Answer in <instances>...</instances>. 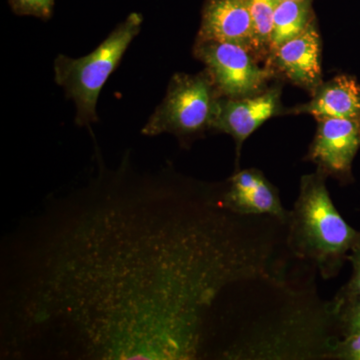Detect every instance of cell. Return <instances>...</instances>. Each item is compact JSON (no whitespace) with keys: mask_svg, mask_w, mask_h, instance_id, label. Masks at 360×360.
Instances as JSON below:
<instances>
[{"mask_svg":"<svg viewBox=\"0 0 360 360\" xmlns=\"http://www.w3.org/2000/svg\"><path fill=\"white\" fill-rule=\"evenodd\" d=\"M196 40L240 45L257 56L248 0H205Z\"/></svg>","mask_w":360,"mask_h":360,"instance_id":"10","label":"cell"},{"mask_svg":"<svg viewBox=\"0 0 360 360\" xmlns=\"http://www.w3.org/2000/svg\"><path fill=\"white\" fill-rule=\"evenodd\" d=\"M219 97L207 70L198 75L175 73L162 103L148 118L141 134H172L182 146H187L212 129Z\"/></svg>","mask_w":360,"mask_h":360,"instance_id":"4","label":"cell"},{"mask_svg":"<svg viewBox=\"0 0 360 360\" xmlns=\"http://www.w3.org/2000/svg\"><path fill=\"white\" fill-rule=\"evenodd\" d=\"M267 61V66L291 84L314 94L322 84L321 39L315 20L304 32L281 45Z\"/></svg>","mask_w":360,"mask_h":360,"instance_id":"9","label":"cell"},{"mask_svg":"<svg viewBox=\"0 0 360 360\" xmlns=\"http://www.w3.org/2000/svg\"><path fill=\"white\" fill-rule=\"evenodd\" d=\"M56 0H8L14 13L20 16H34L42 20H51L53 15Z\"/></svg>","mask_w":360,"mask_h":360,"instance_id":"15","label":"cell"},{"mask_svg":"<svg viewBox=\"0 0 360 360\" xmlns=\"http://www.w3.org/2000/svg\"><path fill=\"white\" fill-rule=\"evenodd\" d=\"M281 112V89L277 86L241 98L220 96L210 130L231 135L234 139L238 167L241 148L246 139L266 120Z\"/></svg>","mask_w":360,"mask_h":360,"instance_id":"7","label":"cell"},{"mask_svg":"<svg viewBox=\"0 0 360 360\" xmlns=\"http://www.w3.org/2000/svg\"><path fill=\"white\" fill-rule=\"evenodd\" d=\"M347 260L352 262V277L348 283L340 288L338 295L360 296V243L352 248L348 255Z\"/></svg>","mask_w":360,"mask_h":360,"instance_id":"17","label":"cell"},{"mask_svg":"<svg viewBox=\"0 0 360 360\" xmlns=\"http://www.w3.org/2000/svg\"><path fill=\"white\" fill-rule=\"evenodd\" d=\"M288 115H309L315 120L348 118L360 120V84L354 77L338 75L322 82L307 103L286 110Z\"/></svg>","mask_w":360,"mask_h":360,"instance_id":"11","label":"cell"},{"mask_svg":"<svg viewBox=\"0 0 360 360\" xmlns=\"http://www.w3.org/2000/svg\"><path fill=\"white\" fill-rule=\"evenodd\" d=\"M326 179L317 169L300 179V194L286 224V245L293 257L328 281L338 276L350 251L360 243V231L341 217Z\"/></svg>","mask_w":360,"mask_h":360,"instance_id":"2","label":"cell"},{"mask_svg":"<svg viewBox=\"0 0 360 360\" xmlns=\"http://www.w3.org/2000/svg\"><path fill=\"white\" fill-rule=\"evenodd\" d=\"M221 200L232 212L245 217H270L288 224L290 210L281 202L278 189L257 168L238 170L221 188Z\"/></svg>","mask_w":360,"mask_h":360,"instance_id":"8","label":"cell"},{"mask_svg":"<svg viewBox=\"0 0 360 360\" xmlns=\"http://www.w3.org/2000/svg\"><path fill=\"white\" fill-rule=\"evenodd\" d=\"M80 205L65 221L51 213L21 257L13 302L27 338L66 336L63 354L84 359L207 356L215 305L262 274L248 220L213 193Z\"/></svg>","mask_w":360,"mask_h":360,"instance_id":"1","label":"cell"},{"mask_svg":"<svg viewBox=\"0 0 360 360\" xmlns=\"http://www.w3.org/2000/svg\"><path fill=\"white\" fill-rule=\"evenodd\" d=\"M193 54L206 66L220 96L241 98L267 89L276 71L262 68L255 54L240 45L214 40H196Z\"/></svg>","mask_w":360,"mask_h":360,"instance_id":"5","label":"cell"},{"mask_svg":"<svg viewBox=\"0 0 360 360\" xmlns=\"http://www.w3.org/2000/svg\"><path fill=\"white\" fill-rule=\"evenodd\" d=\"M311 1L284 0L279 2L274 13L269 58L281 45L304 32L305 28L314 20Z\"/></svg>","mask_w":360,"mask_h":360,"instance_id":"12","label":"cell"},{"mask_svg":"<svg viewBox=\"0 0 360 360\" xmlns=\"http://www.w3.org/2000/svg\"><path fill=\"white\" fill-rule=\"evenodd\" d=\"M333 302L340 338L360 331V296L336 295Z\"/></svg>","mask_w":360,"mask_h":360,"instance_id":"14","label":"cell"},{"mask_svg":"<svg viewBox=\"0 0 360 360\" xmlns=\"http://www.w3.org/2000/svg\"><path fill=\"white\" fill-rule=\"evenodd\" d=\"M329 359L360 360V331L338 338L331 349Z\"/></svg>","mask_w":360,"mask_h":360,"instance_id":"16","label":"cell"},{"mask_svg":"<svg viewBox=\"0 0 360 360\" xmlns=\"http://www.w3.org/2000/svg\"><path fill=\"white\" fill-rule=\"evenodd\" d=\"M258 59H269L274 13L279 0H248Z\"/></svg>","mask_w":360,"mask_h":360,"instance_id":"13","label":"cell"},{"mask_svg":"<svg viewBox=\"0 0 360 360\" xmlns=\"http://www.w3.org/2000/svg\"><path fill=\"white\" fill-rule=\"evenodd\" d=\"M142 22L141 13H130L89 56L71 58L59 54L54 60L56 82L63 87L66 97L75 101L78 127L98 122L96 104L99 94L132 40L141 32Z\"/></svg>","mask_w":360,"mask_h":360,"instance_id":"3","label":"cell"},{"mask_svg":"<svg viewBox=\"0 0 360 360\" xmlns=\"http://www.w3.org/2000/svg\"><path fill=\"white\" fill-rule=\"evenodd\" d=\"M279 1H284V0H279Z\"/></svg>","mask_w":360,"mask_h":360,"instance_id":"18","label":"cell"},{"mask_svg":"<svg viewBox=\"0 0 360 360\" xmlns=\"http://www.w3.org/2000/svg\"><path fill=\"white\" fill-rule=\"evenodd\" d=\"M316 134L307 160L326 176L341 184L352 182V163L360 148V120L326 118L317 120Z\"/></svg>","mask_w":360,"mask_h":360,"instance_id":"6","label":"cell"}]
</instances>
